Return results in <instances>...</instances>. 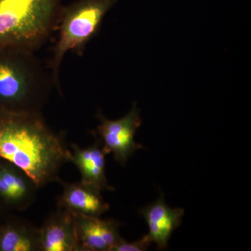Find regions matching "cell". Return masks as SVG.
<instances>
[{"instance_id": "1", "label": "cell", "mask_w": 251, "mask_h": 251, "mask_svg": "<svg viewBox=\"0 0 251 251\" xmlns=\"http://www.w3.org/2000/svg\"><path fill=\"white\" fill-rule=\"evenodd\" d=\"M0 157L22 170L38 188L60 183L59 171L72 151L63 134L50 129L41 114L0 115Z\"/></svg>"}, {"instance_id": "2", "label": "cell", "mask_w": 251, "mask_h": 251, "mask_svg": "<svg viewBox=\"0 0 251 251\" xmlns=\"http://www.w3.org/2000/svg\"><path fill=\"white\" fill-rule=\"evenodd\" d=\"M34 52L0 49V115L41 114L50 81Z\"/></svg>"}, {"instance_id": "3", "label": "cell", "mask_w": 251, "mask_h": 251, "mask_svg": "<svg viewBox=\"0 0 251 251\" xmlns=\"http://www.w3.org/2000/svg\"><path fill=\"white\" fill-rule=\"evenodd\" d=\"M62 0H0V49L34 52L58 26Z\"/></svg>"}, {"instance_id": "4", "label": "cell", "mask_w": 251, "mask_h": 251, "mask_svg": "<svg viewBox=\"0 0 251 251\" xmlns=\"http://www.w3.org/2000/svg\"><path fill=\"white\" fill-rule=\"evenodd\" d=\"M118 0H76L63 6L59 37L50 62L52 82L61 92L59 70L64 56L72 51L82 55L86 46L98 33L104 17Z\"/></svg>"}, {"instance_id": "5", "label": "cell", "mask_w": 251, "mask_h": 251, "mask_svg": "<svg viewBox=\"0 0 251 251\" xmlns=\"http://www.w3.org/2000/svg\"><path fill=\"white\" fill-rule=\"evenodd\" d=\"M97 118L100 123L95 134L102 142L104 151L106 154L112 153L115 161L125 166L128 158L143 148L134 140L135 133L142 123L136 103L133 104L125 116L119 120H108L101 111L97 113Z\"/></svg>"}, {"instance_id": "6", "label": "cell", "mask_w": 251, "mask_h": 251, "mask_svg": "<svg viewBox=\"0 0 251 251\" xmlns=\"http://www.w3.org/2000/svg\"><path fill=\"white\" fill-rule=\"evenodd\" d=\"M38 189L22 170L0 157V202L8 211L26 210L35 201Z\"/></svg>"}, {"instance_id": "7", "label": "cell", "mask_w": 251, "mask_h": 251, "mask_svg": "<svg viewBox=\"0 0 251 251\" xmlns=\"http://www.w3.org/2000/svg\"><path fill=\"white\" fill-rule=\"evenodd\" d=\"M73 216L80 251H113L124 239L115 220Z\"/></svg>"}, {"instance_id": "8", "label": "cell", "mask_w": 251, "mask_h": 251, "mask_svg": "<svg viewBox=\"0 0 251 251\" xmlns=\"http://www.w3.org/2000/svg\"><path fill=\"white\" fill-rule=\"evenodd\" d=\"M40 228V251H80L72 214L58 208Z\"/></svg>"}, {"instance_id": "9", "label": "cell", "mask_w": 251, "mask_h": 251, "mask_svg": "<svg viewBox=\"0 0 251 251\" xmlns=\"http://www.w3.org/2000/svg\"><path fill=\"white\" fill-rule=\"evenodd\" d=\"M71 148L70 162L74 163L80 171L82 176L81 183L100 192L115 190L108 184L106 179L105 157L107 154L99 138L89 148H81L77 144L73 143Z\"/></svg>"}, {"instance_id": "10", "label": "cell", "mask_w": 251, "mask_h": 251, "mask_svg": "<svg viewBox=\"0 0 251 251\" xmlns=\"http://www.w3.org/2000/svg\"><path fill=\"white\" fill-rule=\"evenodd\" d=\"M60 183L63 191L57 199L58 208L73 215L90 217H100L109 210L110 205L104 201L100 191L81 182L69 184L61 181Z\"/></svg>"}, {"instance_id": "11", "label": "cell", "mask_w": 251, "mask_h": 251, "mask_svg": "<svg viewBox=\"0 0 251 251\" xmlns=\"http://www.w3.org/2000/svg\"><path fill=\"white\" fill-rule=\"evenodd\" d=\"M140 213L148 224L149 240L156 244L158 250L166 249L173 231L181 224L184 209L170 208L161 194L156 202L143 208Z\"/></svg>"}, {"instance_id": "12", "label": "cell", "mask_w": 251, "mask_h": 251, "mask_svg": "<svg viewBox=\"0 0 251 251\" xmlns=\"http://www.w3.org/2000/svg\"><path fill=\"white\" fill-rule=\"evenodd\" d=\"M0 251H40V228L8 214L0 221Z\"/></svg>"}, {"instance_id": "13", "label": "cell", "mask_w": 251, "mask_h": 251, "mask_svg": "<svg viewBox=\"0 0 251 251\" xmlns=\"http://www.w3.org/2000/svg\"><path fill=\"white\" fill-rule=\"evenodd\" d=\"M151 243L149 240L148 236L134 242H128L123 239L118 245L114 249L113 251H147Z\"/></svg>"}, {"instance_id": "14", "label": "cell", "mask_w": 251, "mask_h": 251, "mask_svg": "<svg viewBox=\"0 0 251 251\" xmlns=\"http://www.w3.org/2000/svg\"><path fill=\"white\" fill-rule=\"evenodd\" d=\"M9 211L3 205L2 203L0 202V221L4 219L9 214Z\"/></svg>"}]
</instances>
